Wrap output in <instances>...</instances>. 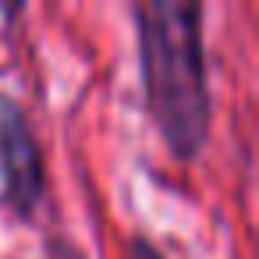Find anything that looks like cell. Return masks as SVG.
Here are the masks:
<instances>
[{"label": "cell", "instance_id": "3", "mask_svg": "<svg viewBox=\"0 0 259 259\" xmlns=\"http://www.w3.org/2000/svg\"><path fill=\"white\" fill-rule=\"evenodd\" d=\"M128 259H163V252H160L146 234H132V241H128Z\"/></svg>", "mask_w": 259, "mask_h": 259}, {"label": "cell", "instance_id": "2", "mask_svg": "<svg viewBox=\"0 0 259 259\" xmlns=\"http://www.w3.org/2000/svg\"><path fill=\"white\" fill-rule=\"evenodd\" d=\"M47 188V163L25 107L0 96V195L18 217H32Z\"/></svg>", "mask_w": 259, "mask_h": 259}, {"label": "cell", "instance_id": "4", "mask_svg": "<svg viewBox=\"0 0 259 259\" xmlns=\"http://www.w3.org/2000/svg\"><path fill=\"white\" fill-rule=\"evenodd\" d=\"M50 259H85L78 245H71L68 238H50Z\"/></svg>", "mask_w": 259, "mask_h": 259}, {"label": "cell", "instance_id": "1", "mask_svg": "<svg viewBox=\"0 0 259 259\" xmlns=\"http://www.w3.org/2000/svg\"><path fill=\"white\" fill-rule=\"evenodd\" d=\"M139 68L146 110L178 160H195L209 139V71L202 47V8L195 0L135 4Z\"/></svg>", "mask_w": 259, "mask_h": 259}]
</instances>
